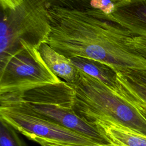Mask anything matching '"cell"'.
Returning a JSON list of instances; mask_svg holds the SVG:
<instances>
[{"label": "cell", "instance_id": "1", "mask_svg": "<svg viewBox=\"0 0 146 146\" xmlns=\"http://www.w3.org/2000/svg\"><path fill=\"white\" fill-rule=\"evenodd\" d=\"M51 31L47 43L55 51L72 58L93 59L117 73L146 71V59L127 50L130 33L120 25L92 12L88 0L82 7L59 0L49 9Z\"/></svg>", "mask_w": 146, "mask_h": 146}, {"label": "cell", "instance_id": "2", "mask_svg": "<svg viewBox=\"0 0 146 146\" xmlns=\"http://www.w3.org/2000/svg\"><path fill=\"white\" fill-rule=\"evenodd\" d=\"M74 90L68 83L40 86L22 92L0 94V101L16 102L35 113L79 133L100 145L112 143L98 128L73 108Z\"/></svg>", "mask_w": 146, "mask_h": 146}, {"label": "cell", "instance_id": "3", "mask_svg": "<svg viewBox=\"0 0 146 146\" xmlns=\"http://www.w3.org/2000/svg\"><path fill=\"white\" fill-rule=\"evenodd\" d=\"M70 84L74 90L73 108L80 116L90 122H111L146 136L145 118L103 82L78 68L76 78Z\"/></svg>", "mask_w": 146, "mask_h": 146}, {"label": "cell", "instance_id": "4", "mask_svg": "<svg viewBox=\"0 0 146 146\" xmlns=\"http://www.w3.org/2000/svg\"><path fill=\"white\" fill-rule=\"evenodd\" d=\"M58 0H12L13 10L1 11V62L22 45L39 48L51 31L49 9Z\"/></svg>", "mask_w": 146, "mask_h": 146}, {"label": "cell", "instance_id": "5", "mask_svg": "<svg viewBox=\"0 0 146 146\" xmlns=\"http://www.w3.org/2000/svg\"><path fill=\"white\" fill-rule=\"evenodd\" d=\"M0 117L17 131L35 142L41 140L63 145H98L84 136L39 116L16 102L0 101Z\"/></svg>", "mask_w": 146, "mask_h": 146}, {"label": "cell", "instance_id": "6", "mask_svg": "<svg viewBox=\"0 0 146 146\" xmlns=\"http://www.w3.org/2000/svg\"><path fill=\"white\" fill-rule=\"evenodd\" d=\"M62 81L49 68L38 49L22 45L1 62L0 94L22 92Z\"/></svg>", "mask_w": 146, "mask_h": 146}, {"label": "cell", "instance_id": "7", "mask_svg": "<svg viewBox=\"0 0 146 146\" xmlns=\"http://www.w3.org/2000/svg\"><path fill=\"white\" fill-rule=\"evenodd\" d=\"M113 7L109 14L88 6L93 13L113 22L136 36H146V0H112Z\"/></svg>", "mask_w": 146, "mask_h": 146}, {"label": "cell", "instance_id": "8", "mask_svg": "<svg viewBox=\"0 0 146 146\" xmlns=\"http://www.w3.org/2000/svg\"><path fill=\"white\" fill-rule=\"evenodd\" d=\"M38 51L44 62L55 75L69 84L74 82L78 68L72 63L70 58L55 51L47 43H42Z\"/></svg>", "mask_w": 146, "mask_h": 146}, {"label": "cell", "instance_id": "9", "mask_svg": "<svg viewBox=\"0 0 146 146\" xmlns=\"http://www.w3.org/2000/svg\"><path fill=\"white\" fill-rule=\"evenodd\" d=\"M91 122L113 144L119 146H146V136L140 133L104 120Z\"/></svg>", "mask_w": 146, "mask_h": 146}, {"label": "cell", "instance_id": "10", "mask_svg": "<svg viewBox=\"0 0 146 146\" xmlns=\"http://www.w3.org/2000/svg\"><path fill=\"white\" fill-rule=\"evenodd\" d=\"M72 63L89 75L98 79L116 93L119 84L116 72L110 67L100 62L83 57L70 58Z\"/></svg>", "mask_w": 146, "mask_h": 146}, {"label": "cell", "instance_id": "11", "mask_svg": "<svg viewBox=\"0 0 146 146\" xmlns=\"http://www.w3.org/2000/svg\"><path fill=\"white\" fill-rule=\"evenodd\" d=\"M119 88L117 94L128 102H135L146 106V86L125 74L117 73Z\"/></svg>", "mask_w": 146, "mask_h": 146}, {"label": "cell", "instance_id": "12", "mask_svg": "<svg viewBox=\"0 0 146 146\" xmlns=\"http://www.w3.org/2000/svg\"><path fill=\"white\" fill-rule=\"evenodd\" d=\"M17 132L0 117V146H27Z\"/></svg>", "mask_w": 146, "mask_h": 146}, {"label": "cell", "instance_id": "13", "mask_svg": "<svg viewBox=\"0 0 146 146\" xmlns=\"http://www.w3.org/2000/svg\"><path fill=\"white\" fill-rule=\"evenodd\" d=\"M126 44L130 52L146 59V36L129 33L126 38Z\"/></svg>", "mask_w": 146, "mask_h": 146}, {"label": "cell", "instance_id": "14", "mask_svg": "<svg viewBox=\"0 0 146 146\" xmlns=\"http://www.w3.org/2000/svg\"><path fill=\"white\" fill-rule=\"evenodd\" d=\"M137 82L146 86V71L144 70H129L125 73Z\"/></svg>", "mask_w": 146, "mask_h": 146}, {"label": "cell", "instance_id": "15", "mask_svg": "<svg viewBox=\"0 0 146 146\" xmlns=\"http://www.w3.org/2000/svg\"><path fill=\"white\" fill-rule=\"evenodd\" d=\"M131 104H132L142 115V116L146 120V106L143 104H140L135 102H129Z\"/></svg>", "mask_w": 146, "mask_h": 146}, {"label": "cell", "instance_id": "16", "mask_svg": "<svg viewBox=\"0 0 146 146\" xmlns=\"http://www.w3.org/2000/svg\"><path fill=\"white\" fill-rule=\"evenodd\" d=\"M36 143H38V144H39L41 146H76V145H58V144H53V143H48V142H46L41 140H37ZM96 146H119L113 143H111L110 144H108V145H96Z\"/></svg>", "mask_w": 146, "mask_h": 146}]
</instances>
